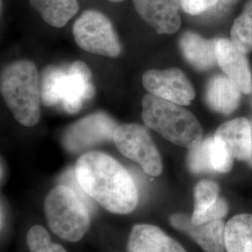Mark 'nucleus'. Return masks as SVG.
I'll list each match as a JSON object with an SVG mask.
<instances>
[{
    "label": "nucleus",
    "mask_w": 252,
    "mask_h": 252,
    "mask_svg": "<svg viewBox=\"0 0 252 252\" xmlns=\"http://www.w3.org/2000/svg\"><path fill=\"white\" fill-rule=\"evenodd\" d=\"M218 1L219 0H180V4L186 13L197 15L212 8Z\"/></svg>",
    "instance_id": "a878e982"
},
{
    "label": "nucleus",
    "mask_w": 252,
    "mask_h": 252,
    "mask_svg": "<svg viewBox=\"0 0 252 252\" xmlns=\"http://www.w3.org/2000/svg\"><path fill=\"white\" fill-rule=\"evenodd\" d=\"M127 252H186L180 243L160 228L152 224H136L131 230Z\"/></svg>",
    "instance_id": "ddd939ff"
},
{
    "label": "nucleus",
    "mask_w": 252,
    "mask_h": 252,
    "mask_svg": "<svg viewBox=\"0 0 252 252\" xmlns=\"http://www.w3.org/2000/svg\"><path fill=\"white\" fill-rule=\"evenodd\" d=\"M241 91L226 75H217L207 83L206 101L212 110L221 114H231L237 108Z\"/></svg>",
    "instance_id": "dca6fc26"
},
{
    "label": "nucleus",
    "mask_w": 252,
    "mask_h": 252,
    "mask_svg": "<svg viewBox=\"0 0 252 252\" xmlns=\"http://www.w3.org/2000/svg\"><path fill=\"white\" fill-rule=\"evenodd\" d=\"M229 210L226 200L220 196V198L207 209L201 212H192L190 220L193 224H201L222 220L227 215Z\"/></svg>",
    "instance_id": "5701e85b"
},
{
    "label": "nucleus",
    "mask_w": 252,
    "mask_h": 252,
    "mask_svg": "<svg viewBox=\"0 0 252 252\" xmlns=\"http://www.w3.org/2000/svg\"><path fill=\"white\" fill-rule=\"evenodd\" d=\"M227 252H252V215L240 214L225 226Z\"/></svg>",
    "instance_id": "a211bd4d"
},
{
    "label": "nucleus",
    "mask_w": 252,
    "mask_h": 252,
    "mask_svg": "<svg viewBox=\"0 0 252 252\" xmlns=\"http://www.w3.org/2000/svg\"><path fill=\"white\" fill-rule=\"evenodd\" d=\"M251 125H252V148H251V153H250V157H249V159H248V161L247 162L252 166V122H251Z\"/></svg>",
    "instance_id": "bb28decb"
},
{
    "label": "nucleus",
    "mask_w": 252,
    "mask_h": 252,
    "mask_svg": "<svg viewBox=\"0 0 252 252\" xmlns=\"http://www.w3.org/2000/svg\"><path fill=\"white\" fill-rule=\"evenodd\" d=\"M75 172L82 189L111 213L129 214L138 203L135 182L126 168L108 154L89 152L77 161Z\"/></svg>",
    "instance_id": "f257e3e1"
},
{
    "label": "nucleus",
    "mask_w": 252,
    "mask_h": 252,
    "mask_svg": "<svg viewBox=\"0 0 252 252\" xmlns=\"http://www.w3.org/2000/svg\"><path fill=\"white\" fill-rule=\"evenodd\" d=\"M1 94L15 120L22 126H36L40 119V79L35 63L20 60L1 73Z\"/></svg>",
    "instance_id": "7ed1b4c3"
},
{
    "label": "nucleus",
    "mask_w": 252,
    "mask_h": 252,
    "mask_svg": "<svg viewBox=\"0 0 252 252\" xmlns=\"http://www.w3.org/2000/svg\"><path fill=\"white\" fill-rule=\"evenodd\" d=\"M44 211L49 228L63 240L78 242L89 230V208L66 185L59 184L47 194Z\"/></svg>",
    "instance_id": "39448f33"
},
{
    "label": "nucleus",
    "mask_w": 252,
    "mask_h": 252,
    "mask_svg": "<svg viewBox=\"0 0 252 252\" xmlns=\"http://www.w3.org/2000/svg\"><path fill=\"white\" fill-rule=\"evenodd\" d=\"M214 136L225 145L232 156L247 162L252 148V125L246 118H237L221 125Z\"/></svg>",
    "instance_id": "4468645a"
},
{
    "label": "nucleus",
    "mask_w": 252,
    "mask_h": 252,
    "mask_svg": "<svg viewBox=\"0 0 252 252\" xmlns=\"http://www.w3.org/2000/svg\"><path fill=\"white\" fill-rule=\"evenodd\" d=\"M180 47L187 62L199 71H207L218 63L217 40L187 31L180 36Z\"/></svg>",
    "instance_id": "2eb2a0df"
},
{
    "label": "nucleus",
    "mask_w": 252,
    "mask_h": 252,
    "mask_svg": "<svg viewBox=\"0 0 252 252\" xmlns=\"http://www.w3.org/2000/svg\"><path fill=\"white\" fill-rule=\"evenodd\" d=\"M217 60L226 76L243 94L252 92V74L246 54L240 51L232 40L217 39Z\"/></svg>",
    "instance_id": "f8f14e48"
},
{
    "label": "nucleus",
    "mask_w": 252,
    "mask_h": 252,
    "mask_svg": "<svg viewBox=\"0 0 252 252\" xmlns=\"http://www.w3.org/2000/svg\"><path fill=\"white\" fill-rule=\"evenodd\" d=\"M193 198V212H201L211 207L220 198V187L214 181L201 180L194 187Z\"/></svg>",
    "instance_id": "4be33fe9"
},
{
    "label": "nucleus",
    "mask_w": 252,
    "mask_h": 252,
    "mask_svg": "<svg viewBox=\"0 0 252 252\" xmlns=\"http://www.w3.org/2000/svg\"><path fill=\"white\" fill-rule=\"evenodd\" d=\"M145 125L180 147L192 149L203 140V129L196 117L178 104L146 94L142 99Z\"/></svg>",
    "instance_id": "20e7f679"
},
{
    "label": "nucleus",
    "mask_w": 252,
    "mask_h": 252,
    "mask_svg": "<svg viewBox=\"0 0 252 252\" xmlns=\"http://www.w3.org/2000/svg\"><path fill=\"white\" fill-rule=\"evenodd\" d=\"M60 184L70 187L75 191V193L80 197L81 201L89 208L91 213L94 212V205L93 204V201H92L93 199L91 198L90 196L85 192V190L82 189L80 182L77 179L75 168L68 169L63 173V176L60 179Z\"/></svg>",
    "instance_id": "393cba45"
},
{
    "label": "nucleus",
    "mask_w": 252,
    "mask_h": 252,
    "mask_svg": "<svg viewBox=\"0 0 252 252\" xmlns=\"http://www.w3.org/2000/svg\"><path fill=\"white\" fill-rule=\"evenodd\" d=\"M231 40L244 54L252 51V0H249L241 14L234 20Z\"/></svg>",
    "instance_id": "6ab92c4d"
},
{
    "label": "nucleus",
    "mask_w": 252,
    "mask_h": 252,
    "mask_svg": "<svg viewBox=\"0 0 252 252\" xmlns=\"http://www.w3.org/2000/svg\"><path fill=\"white\" fill-rule=\"evenodd\" d=\"M40 91L47 107L58 105L68 113H76L94 94L93 75L82 61H75L68 69L50 65L41 74Z\"/></svg>",
    "instance_id": "f03ea898"
},
{
    "label": "nucleus",
    "mask_w": 252,
    "mask_h": 252,
    "mask_svg": "<svg viewBox=\"0 0 252 252\" xmlns=\"http://www.w3.org/2000/svg\"><path fill=\"white\" fill-rule=\"evenodd\" d=\"M32 8L48 25L63 27L79 11L77 0H29Z\"/></svg>",
    "instance_id": "f3484780"
},
{
    "label": "nucleus",
    "mask_w": 252,
    "mask_h": 252,
    "mask_svg": "<svg viewBox=\"0 0 252 252\" xmlns=\"http://www.w3.org/2000/svg\"><path fill=\"white\" fill-rule=\"evenodd\" d=\"M144 88L151 94L180 106H188L195 97V91L185 74L179 68L151 69L143 74Z\"/></svg>",
    "instance_id": "1a4fd4ad"
},
{
    "label": "nucleus",
    "mask_w": 252,
    "mask_h": 252,
    "mask_svg": "<svg viewBox=\"0 0 252 252\" xmlns=\"http://www.w3.org/2000/svg\"><path fill=\"white\" fill-rule=\"evenodd\" d=\"M212 162L215 172L227 173L232 169L234 157L227 150L225 145L213 136L212 142Z\"/></svg>",
    "instance_id": "b1692460"
},
{
    "label": "nucleus",
    "mask_w": 252,
    "mask_h": 252,
    "mask_svg": "<svg viewBox=\"0 0 252 252\" xmlns=\"http://www.w3.org/2000/svg\"><path fill=\"white\" fill-rule=\"evenodd\" d=\"M113 141L120 153L137 162L148 175L158 177L162 174L160 153L143 126L135 124L118 126Z\"/></svg>",
    "instance_id": "0eeeda50"
},
{
    "label": "nucleus",
    "mask_w": 252,
    "mask_h": 252,
    "mask_svg": "<svg viewBox=\"0 0 252 252\" xmlns=\"http://www.w3.org/2000/svg\"><path fill=\"white\" fill-rule=\"evenodd\" d=\"M135 10L159 34H174L181 26L179 0H133Z\"/></svg>",
    "instance_id": "9b49d317"
},
{
    "label": "nucleus",
    "mask_w": 252,
    "mask_h": 252,
    "mask_svg": "<svg viewBox=\"0 0 252 252\" xmlns=\"http://www.w3.org/2000/svg\"><path fill=\"white\" fill-rule=\"evenodd\" d=\"M171 225L189 236L205 252H225V226L222 220L193 224L190 217L174 214L169 219Z\"/></svg>",
    "instance_id": "9d476101"
},
{
    "label": "nucleus",
    "mask_w": 252,
    "mask_h": 252,
    "mask_svg": "<svg viewBox=\"0 0 252 252\" xmlns=\"http://www.w3.org/2000/svg\"><path fill=\"white\" fill-rule=\"evenodd\" d=\"M73 36L82 50L108 57H118L122 46L109 19L97 10H85L73 25Z\"/></svg>",
    "instance_id": "423d86ee"
},
{
    "label": "nucleus",
    "mask_w": 252,
    "mask_h": 252,
    "mask_svg": "<svg viewBox=\"0 0 252 252\" xmlns=\"http://www.w3.org/2000/svg\"><path fill=\"white\" fill-rule=\"evenodd\" d=\"M212 142L213 136H208L189 150L187 158L189 171L194 174L215 172L212 162Z\"/></svg>",
    "instance_id": "aec40b11"
},
{
    "label": "nucleus",
    "mask_w": 252,
    "mask_h": 252,
    "mask_svg": "<svg viewBox=\"0 0 252 252\" xmlns=\"http://www.w3.org/2000/svg\"><path fill=\"white\" fill-rule=\"evenodd\" d=\"M108 1H110V2H122V1H124V0H108Z\"/></svg>",
    "instance_id": "cd10ccee"
},
{
    "label": "nucleus",
    "mask_w": 252,
    "mask_h": 252,
    "mask_svg": "<svg viewBox=\"0 0 252 252\" xmlns=\"http://www.w3.org/2000/svg\"><path fill=\"white\" fill-rule=\"evenodd\" d=\"M27 245L30 252H66L61 245L52 242L50 234L43 226L30 228L27 233Z\"/></svg>",
    "instance_id": "412c9836"
},
{
    "label": "nucleus",
    "mask_w": 252,
    "mask_h": 252,
    "mask_svg": "<svg viewBox=\"0 0 252 252\" xmlns=\"http://www.w3.org/2000/svg\"><path fill=\"white\" fill-rule=\"evenodd\" d=\"M117 123L103 112L83 118L69 126L63 135V145L69 153H79L96 145L113 140Z\"/></svg>",
    "instance_id": "6e6552de"
}]
</instances>
